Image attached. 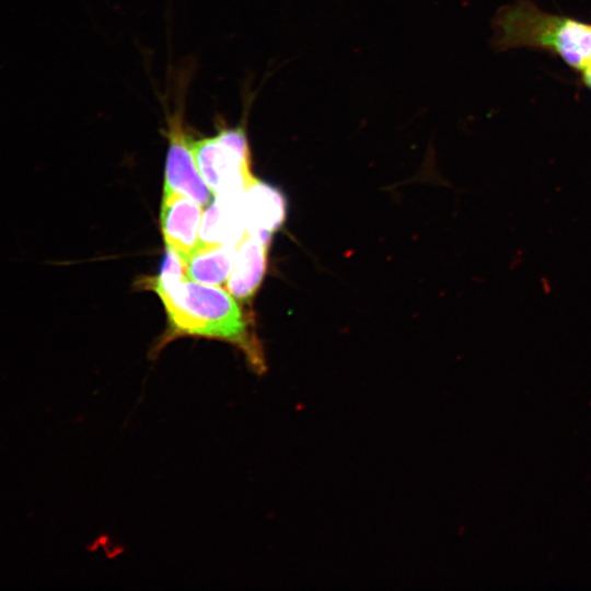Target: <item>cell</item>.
<instances>
[{
    "label": "cell",
    "instance_id": "3",
    "mask_svg": "<svg viewBox=\"0 0 591 591\" xmlns=\"http://www.w3.org/2000/svg\"><path fill=\"white\" fill-rule=\"evenodd\" d=\"M198 170L215 195L244 193L253 179L245 124L220 126L215 136L193 140Z\"/></svg>",
    "mask_w": 591,
    "mask_h": 591
},
{
    "label": "cell",
    "instance_id": "10",
    "mask_svg": "<svg viewBox=\"0 0 591 591\" xmlns=\"http://www.w3.org/2000/svg\"><path fill=\"white\" fill-rule=\"evenodd\" d=\"M581 71L584 82L591 88V61H589Z\"/></svg>",
    "mask_w": 591,
    "mask_h": 591
},
{
    "label": "cell",
    "instance_id": "8",
    "mask_svg": "<svg viewBox=\"0 0 591 591\" xmlns=\"http://www.w3.org/2000/svg\"><path fill=\"white\" fill-rule=\"evenodd\" d=\"M268 244L247 231L237 243L234 265L225 282L227 290L235 299L251 298L260 286L267 269Z\"/></svg>",
    "mask_w": 591,
    "mask_h": 591
},
{
    "label": "cell",
    "instance_id": "6",
    "mask_svg": "<svg viewBox=\"0 0 591 591\" xmlns=\"http://www.w3.org/2000/svg\"><path fill=\"white\" fill-rule=\"evenodd\" d=\"M243 210L246 231L269 242L286 221L287 200L281 190L253 177L243 194Z\"/></svg>",
    "mask_w": 591,
    "mask_h": 591
},
{
    "label": "cell",
    "instance_id": "7",
    "mask_svg": "<svg viewBox=\"0 0 591 591\" xmlns=\"http://www.w3.org/2000/svg\"><path fill=\"white\" fill-rule=\"evenodd\" d=\"M243 194L215 195L202 215L200 245L237 244L246 232Z\"/></svg>",
    "mask_w": 591,
    "mask_h": 591
},
{
    "label": "cell",
    "instance_id": "4",
    "mask_svg": "<svg viewBox=\"0 0 591 591\" xmlns=\"http://www.w3.org/2000/svg\"><path fill=\"white\" fill-rule=\"evenodd\" d=\"M169 148L165 163L164 192L183 194L201 206H208L212 190L202 178L193 152V139L184 120L183 100L166 118Z\"/></svg>",
    "mask_w": 591,
    "mask_h": 591
},
{
    "label": "cell",
    "instance_id": "1",
    "mask_svg": "<svg viewBox=\"0 0 591 591\" xmlns=\"http://www.w3.org/2000/svg\"><path fill=\"white\" fill-rule=\"evenodd\" d=\"M151 285L170 322L169 334L154 347L152 356L174 337L197 336L232 344L243 352L252 371L257 374L266 371L262 345L228 290L185 276L160 274Z\"/></svg>",
    "mask_w": 591,
    "mask_h": 591
},
{
    "label": "cell",
    "instance_id": "5",
    "mask_svg": "<svg viewBox=\"0 0 591 591\" xmlns=\"http://www.w3.org/2000/svg\"><path fill=\"white\" fill-rule=\"evenodd\" d=\"M202 206L176 193L164 192L161 209V229L167 247L185 262L199 247V229Z\"/></svg>",
    "mask_w": 591,
    "mask_h": 591
},
{
    "label": "cell",
    "instance_id": "2",
    "mask_svg": "<svg viewBox=\"0 0 591 591\" xmlns=\"http://www.w3.org/2000/svg\"><path fill=\"white\" fill-rule=\"evenodd\" d=\"M496 25L497 42L503 49H552L580 70L591 61V25L545 13L529 1L503 9Z\"/></svg>",
    "mask_w": 591,
    "mask_h": 591
},
{
    "label": "cell",
    "instance_id": "9",
    "mask_svg": "<svg viewBox=\"0 0 591 591\" xmlns=\"http://www.w3.org/2000/svg\"><path fill=\"white\" fill-rule=\"evenodd\" d=\"M237 244L199 245L186 262L187 277L219 286L227 282L233 268Z\"/></svg>",
    "mask_w": 591,
    "mask_h": 591
}]
</instances>
